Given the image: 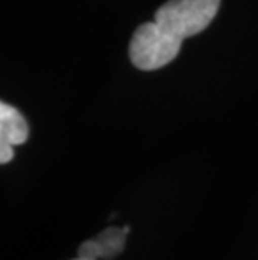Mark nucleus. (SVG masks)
Returning <instances> with one entry per match:
<instances>
[{
  "instance_id": "f257e3e1",
  "label": "nucleus",
  "mask_w": 258,
  "mask_h": 260,
  "mask_svg": "<svg viewBox=\"0 0 258 260\" xmlns=\"http://www.w3.org/2000/svg\"><path fill=\"white\" fill-rule=\"evenodd\" d=\"M222 0H168L155 20L134 30L129 42V59L136 69L156 71L173 62L185 39L201 34L216 17Z\"/></svg>"
},
{
  "instance_id": "f03ea898",
  "label": "nucleus",
  "mask_w": 258,
  "mask_h": 260,
  "mask_svg": "<svg viewBox=\"0 0 258 260\" xmlns=\"http://www.w3.org/2000/svg\"><path fill=\"white\" fill-rule=\"evenodd\" d=\"M29 124L19 109L12 104L0 103V163L7 165L14 158V146L29 140Z\"/></svg>"
},
{
  "instance_id": "7ed1b4c3",
  "label": "nucleus",
  "mask_w": 258,
  "mask_h": 260,
  "mask_svg": "<svg viewBox=\"0 0 258 260\" xmlns=\"http://www.w3.org/2000/svg\"><path fill=\"white\" fill-rule=\"evenodd\" d=\"M128 234H129L128 226H124V229H106L96 239L82 243L78 250V255L96 258V260L114 258L124 250Z\"/></svg>"
},
{
  "instance_id": "20e7f679",
  "label": "nucleus",
  "mask_w": 258,
  "mask_h": 260,
  "mask_svg": "<svg viewBox=\"0 0 258 260\" xmlns=\"http://www.w3.org/2000/svg\"><path fill=\"white\" fill-rule=\"evenodd\" d=\"M72 260H96V258H89V257H76V258H72Z\"/></svg>"
}]
</instances>
